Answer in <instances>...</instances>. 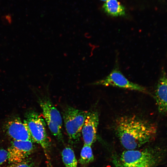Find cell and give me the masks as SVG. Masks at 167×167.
Returning a JSON list of instances; mask_svg holds the SVG:
<instances>
[{"mask_svg": "<svg viewBox=\"0 0 167 167\" xmlns=\"http://www.w3.org/2000/svg\"><path fill=\"white\" fill-rule=\"evenodd\" d=\"M114 129L122 145L127 150L136 149L151 141L157 131L153 123L135 115L118 118Z\"/></svg>", "mask_w": 167, "mask_h": 167, "instance_id": "6da1fadb", "label": "cell"}, {"mask_svg": "<svg viewBox=\"0 0 167 167\" xmlns=\"http://www.w3.org/2000/svg\"><path fill=\"white\" fill-rule=\"evenodd\" d=\"M167 156V148L156 145L140 150H127L114 157L115 167H157Z\"/></svg>", "mask_w": 167, "mask_h": 167, "instance_id": "7a4b0ae2", "label": "cell"}, {"mask_svg": "<svg viewBox=\"0 0 167 167\" xmlns=\"http://www.w3.org/2000/svg\"><path fill=\"white\" fill-rule=\"evenodd\" d=\"M88 112L70 106L66 107L62 113L65 128L69 139L73 143L78 141Z\"/></svg>", "mask_w": 167, "mask_h": 167, "instance_id": "3957f363", "label": "cell"}, {"mask_svg": "<svg viewBox=\"0 0 167 167\" xmlns=\"http://www.w3.org/2000/svg\"><path fill=\"white\" fill-rule=\"evenodd\" d=\"M25 117L33 142L40 144L46 154L50 142L46 132L44 120L41 115L32 110L27 112Z\"/></svg>", "mask_w": 167, "mask_h": 167, "instance_id": "277c9868", "label": "cell"}, {"mask_svg": "<svg viewBox=\"0 0 167 167\" xmlns=\"http://www.w3.org/2000/svg\"><path fill=\"white\" fill-rule=\"evenodd\" d=\"M38 102L43 116L52 134L59 140H62V118L58 110L49 99L40 98Z\"/></svg>", "mask_w": 167, "mask_h": 167, "instance_id": "5b68a950", "label": "cell"}, {"mask_svg": "<svg viewBox=\"0 0 167 167\" xmlns=\"http://www.w3.org/2000/svg\"><path fill=\"white\" fill-rule=\"evenodd\" d=\"M94 84L116 87L150 94L145 88L129 80L117 67L114 68L107 76L95 82Z\"/></svg>", "mask_w": 167, "mask_h": 167, "instance_id": "8992f818", "label": "cell"}, {"mask_svg": "<svg viewBox=\"0 0 167 167\" xmlns=\"http://www.w3.org/2000/svg\"><path fill=\"white\" fill-rule=\"evenodd\" d=\"M3 128L6 133L12 140L33 141L25 120L23 122L18 117L11 118L6 121Z\"/></svg>", "mask_w": 167, "mask_h": 167, "instance_id": "52a82bcc", "label": "cell"}, {"mask_svg": "<svg viewBox=\"0 0 167 167\" xmlns=\"http://www.w3.org/2000/svg\"><path fill=\"white\" fill-rule=\"evenodd\" d=\"M33 142L31 140H12L7 150L9 163H18L27 159L33 151Z\"/></svg>", "mask_w": 167, "mask_h": 167, "instance_id": "ba28073f", "label": "cell"}, {"mask_svg": "<svg viewBox=\"0 0 167 167\" xmlns=\"http://www.w3.org/2000/svg\"><path fill=\"white\" fill-rule=\"evenodd\" d=\"M99 122L98 113L88 112L81 131L84 144L91 146L95 141Z\"/></svg>", "mask_w": 167, "mask_h": 167, "instance_id": "9c48e42d", "label": "cell"}, {"mask_svg": "<svg viewBox=\"0 0 167 167\" xmlns=\"http://www.w3.org/2000/svg\"><path fill=\"white\" fill-rule=\"evenodd\" d=\"M154 97L159 112L167 115V76L164 70L157 84Z\"/></svg>", "mask_w": 167, "mask_h": 167, "instance_id": "30bf717a", "label": "cell"}, {"mask_svg": "<svg viewBox=\"0 0 167 167\" xmlns=\"http://www.w3.org/2000/svg\"><path fill=\"white\" fill-rule=\"evenodd\" d=\"M105 11L113 16H123L125 15V8L117 0H109L103 6Z\"/></svg>", "mask_w": 167, "mask_h": 167, "instance_id": "8fae6325", "label": "cell"}, {"mask_svg": "<svg viewBox=\"0 0 167 167\" xmlns=\"http://www.w3.org/2000/svg\"><path fill=\"white\" fill-rule=\"evenodd\" d=\"M63 162L65 167H77V161L73 150L66 147L62 152Z\"/></svg>", "mask_w": 167, "mask_h": 167, "instance_id": "7c38bea8", "label": "cell"}, {"mask_svg": "<svg viewBox=\"0 0 167 167\" xmlns=\"http://www.w3.org/2000/svg\"><path fill=\"white\" fill-rule=\"evenodd\" d=\"M91 146L84 144L80 153L79 163L86 165L92 162L94 160V156Z\"/></svg>", "mask_w": 167, "mask_h": 167, "instance_id": "4fadbf2b", "label": "cell"}, {"mask_svg": "<svg viewBox=\"0 0 167 167\" xmlns=\"http://www.w3.org/2000/svg\"><path fill=\"white\" fill-rule=\"evenodd\" d=\"M33 164L31 161L25 160L18 163L11 164L10 165L4 167H33Z\"/></svg>", "mask_w": 167, "mask_h": 167, "instance_id": "5bb4252c", "label": "cell"}, {"mask_svg": "<svg viewBox=\"0 0 167 167\" xmlns=\"http://www.w3.org/2000/svg\"><path fill=\"white\" fill-rule=\"evenodd\" d=\"M8 160V152L7 150L0 148V167Z\"/></svg>", "mask_w": 167, "mask_h": 167, "instance_id": "9a60e30c", "label": "cell"}, {"mask_svg": "<svg viewBox=\"0 0 167 167\" xmlns=\"http://www.w3.org/2000/svg\"><path fill=\"white\" fill-rule=\"evenodd\" d=\"M101 0L106 2L108 1H109V0Z\"/></svg>", "mask_w": 167, "mask_h": 167, "instance_id": "2e32d148", "label": "cell"}, {"mask_svg": "<svg viewBox=\"0 0 167 167\" xmlns=\"http://www.w3.org/2000/svg\"><path fill=\"white\" fill-rule=\"evenodd\" d=\"M47 167H50V166L48 165Z\"/></svg>", "mask_w": 167, "mask_h": 167, "instance_id": "e0dca14e", "label": "cell"}]
</instances>
